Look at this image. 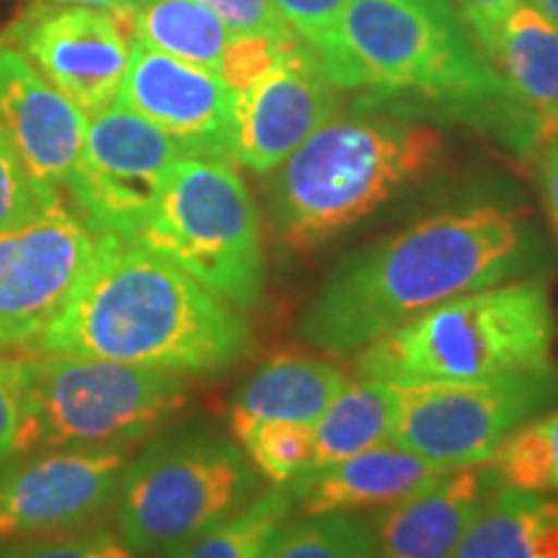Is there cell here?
I'll return each mask as SVG.
<instances>
[{"label":"cell","instance_id":"1","mask_svg":"<svg viewBox=\"0 0 558 558\" xmlns=\"http://www.w3.org/2000/svg\"><path fill=\"white\" fill-rule=\"evenodd\" d=\"M546 267V243L520 209L494 202L448 209L339 262L300 313L298 337L354 354L439 303Z\"/></svg>","mask_w":558,"mask_h":558},{"label":"cell","instance_id":"2","mask_svg":"<svg viewBox=\"0 0 558 558\" xmlns=\"http://www.w3.org/2000/svg\"><path fill=\"white\" fill-rule=\"evenodd\" d=\"M248 341L239 305L137 239L96 233L78 290L34 349L205 375L233 367Z\"/></svg>","mask_w":558,"mask_h":558},{"label":"cell","instance_id":"3","mask_svg":"<svg viewBox=\"0 0 558 558\" xmlns=\"http://www.w3.org/2000/svg\"><path fill=\"white\" fill-rule=\"evenodd\" d=\"M311 47L337 88L494 128L522 153L541 148L450 0H349Z\"/></svg>","mask_w":558,"mask_h":558},{"label":"cell","instance_id":"4","mask_svg":"<svg viewBox=\"0 0 558 558\" xmlns=\"http://www.w3.org/2000/svg\"><path fill=\"white\" fill-rule=\"evenodd\" d=\"M442 132L407 117L333 114L267 173L271 235L313 251L437 169Z\"/></svg>","mask_w":558,"mask_h":558},{"label":"cell","instance_id":"5","mask_svg":"<svg viewBox=\"0 0 558 558\" xmlns=\"http://www.w3.org/2000/svg\"><path fill=\"white\" fill-rule=\"evenodd\" d=\"M556 331L548 282L520 277L435 305L354 352V369L396 386L505 378L554 365Z\"/></svg>","mask_w":558,"mask_h":558},{"label":"cell","instance_id":"6","mask_svg":"<svg viewBox=\"0 0 558 558\" xmlns=\"http://www.w3.org/2000/svg\"><path fill=\"white\" fill-rule=\"evenodd\" d=\"M24 427L19 456L114 448L150 437L190 403L186 375L32 349L16 357Z\"/></svg>","mask_w":558,"mask_h":558},{"label":"cell","instance_id":"7","mask_svg":"<svg viewBox=\"0 0 558 558\" xmlns=\"http://www.w3.org/2000/svg\"><path fill=\"white\" fill-rule=\"evenodd\" d=\"M259 478L235 439L205 427L171 432L130 460L117 533L135 556H163L246 507Z\"/></svg>","mask_w":558,"mask_h":558},{"label":"cell","instance_id":"8","mask_svg":"<svg viewBox=\"0 0 558 558\" xmlns=\"http://www.w3.org/2000/svg\"><path fill=\"white\" fill-rule=\"evenodd\" d=\"M135 239L239 308L262 298V222L235 160L181 156Z\"/></svg>","mask_w":558,"mask_h":558},{"label":"cell","instance_id":"9","mask_svg":"<svg viewBox=\"0 0 558 558\" xmlns=\"http://www.w3.org/2000/svg\"><path fill=\"white\" fill-rule=\"evenodd\" d=\"M556 399V362L492 380L396 386L390 442L445 469L484 465L520 424Z\"/></svg>","mask_w":558,"mask_h":558},{"label":"cell","instance_id":"10","mask_svg":"<svg viewBox=\"0 0 558 558\" xmlns=\"http://www.w3.org/2000/svg\"><path fill=\"white\" fill-rule=\"evenodd\" d=\"M181 156L186 153L177 140L122 104L94 111L65 181L73 213L94 233L135 239Z\"/></svg>","mask_w":558,"mask_h":558},{"label":"cell","instance_id":"11","mask_svg":"<svg viewBox=\"0 0 558 558\" xmlns=\"http://www.w3.org/2000/svg\"><path fill=\"white\" fill-rule=\"evenodd\" d=\"M96 233L54 199L0 230V349H34L78 290Z\"/></svg>","mask_w":558,"mask_h":558},{"label":"cell","instance_id":"12","mask_svg":"<svg viewBox=\"0 0 558 558\" xmlns=\"http://www.w3.org/2000/svg\"><path fill=\"white\" fill-rule=\"evenodd\" d=\"M5 41L86 117L117 101L132 52L124 21L86 5H32L13 21Z\"/></svg>","mask_w":558,"mask_h":558},{"label":"cell","instance_id":"13","mask_svg":"<svg viewBox=\"0 0 558 558\" xmlns=\"http://www.w3.org/2000/svg\"><path fill=\"white\" fill-rule=\"evenodd\" d=\"M128 445L60 448L19 460L0 473V541L86 527L120 494Z\"/></svg>","mask_w":558,"mask_h":558},{"label":"cell","instance_id":"14","mask_svg":"<svg viewBox=\"0 0 558 558\" xmlns=\"http://www.w3.org/2000/svg\"><path fill=\"white\" fill-rule=\"evenodd\" d=\"M337 90L308 41L292 39L267 75L235 94V163L264 177L275 171L337 114Z\"/></svg>","mask_w":558,"mask_h":558},{"label":"cell","instance_id":"15","mask_svg":"<svg viewBox=\"0 0 558 558\" xmlns=\"http://www.w3.org/2000/svg\"><path fill=\"white\" fill-rule=\"evenodd\" d=\"M117 104L171 135L186 156L235 160V94L215 70L132 41Z\"/></svg>","mask_w":558,"mask_h":558},{"label":"cell","instance_id":"16","mask_svg":"<svg viewBox=\"0 0 558 558\" xmlns=\"http://www.w3.org/2000/svg\"><path fill=\"white\" fill-rule=\"evenodd\" d=\"M0 128L34 179L60 192L81 158L86 114L0 39Z\"/></svg>","mask_w":558,"mask_h":558},{"label":"cell","instance_id":"17","mask_svg":"<svg viewBox=\"0 0 558 558\" xmlns=\"http://www.w3.org/2000/svg\"><path fill=\"white\" fill-rule=\"evenodd\" d=\"M501 486L488 463L452 469L367 522L373 558H450L486 499Z\"/></svg>","mask_w":558,"mask_h":558},{"label":"cell","instance_id":"18","mask_svg":"<svg viewBox=\"0 0 558 558\" xmlns=\"http://www.w3.org/2000/svg\"><path fill=\"white\" fill-rule=\"evenodd\" d=\"M448 471L452 469L386 442L303 473L284 486L298 514H352L396 505Z\"/></svg>","mask_w":558,"mask_h":558},{"label":"cell","instance_id":"19","mask_svg":"<svg viewBox=\"0 0 558 558\" xmlns=\"http://www.w3.org/2000/svg\"><path fill=\"white\" fill-rule=\"evenodd\" d=\"M512 101L538 130L541 145L558 135V26L530 0L501 24L497 47L488 54ZM541 150V148H538Z\"/></svg>","mask_w":558,"mask_h":558},{"label":"cell","instance_id":"20","mask_svg":"<svg viewBox=\"0 0 558 558\" xmlns=\"http://www.w3.org/2000/svg\"><path fill=\"white\" fill-rule=\"evenodd\" d=\"M349 383L347 369L337 362L305 357V354H277L235 396L230 409V427L248 422L313 424Z\"/></svg>","mask_w":558,"mask_h":558},{"label":"cell","instance_id":"21","mask_svg":"<svg viewBox=\"0 0 558 558\" xmlns=\"http://www.w3.org/2000/svg\"><path fill=\"white\" fill-rule=\"evenodd\" d=\"M450 558H558V499L499 486Z\"/></svg>","mask_w":558,"mask_h":558},{"label":"cell","instance_id":"22","mask_svg":"<svg viewBox=\"0 0 558 558\" xmlns=\"http://www.w3.org/2000/svg\"><path fill=\"white\" fill-rule=\"evenodd\" d=\"M396 422V386L386 380H349L313 427V469L339 463L369 448L390 442Z\"/></svg>","mask_w":558,"mask_h":558},{"label":"cell","instance_id":"23","mask_svg":"<svg viewBox=\"0 0 558 558\" xmlns=\"http://www.w3.org/2000/svg\"><path fill=\"white\" fill-rule=\"evenodd\" d=\"M132 41L171 58L220 73L230 32L199 0H143L135 11L120 16Z\"/></svg>","mask_w":558,"mask_h":558},{"label":"cell","instance_id":"24","mask_svg":"<svg viewBox=\"0 0 558 558\" xmlns=\"http://www.w3.org/2000/svg\"><path fill=\"white\" fill-rule=\"evenodd\" d=\"M295 512L288 486H269L246 507L220 520L197 538L169 550L163 558H262L271 535Z\"/></svg>","mask_w":558,"mask_h":558},{"label":"cell","instance_id":"25","mask_svg":"<svg viewBox=\"0 0 558 558\" xmlns=\"http://www.w3.org/2000/svg\"><path fill=\"white\" fill-rule=\"evenodd\" d=\"M488 465L501 486L558 494V407L520 424L499 445Z\"/></svg>","mask_w":558,"mask_h":558},{"label":"cell","instance_id":"26","mask_svg":"<svg viewBox=\"0 0 558 558\" xmlns=\"http://www.w3.org/2000/svg\"><path fill=\"white\" fill-rule=\"evenodd\" d=\"M262 558H373V535L352 514H300L271 535Z\"/></svg>","mask_w":558,"mask_h":558},{"label":"cell","instance_id":"27","mask_svg":"<svg viewBox=\"0 0 558 558\" xmlns=\"http://www.w3.org/2000/svg\"><path fill=\"white\" fill-rule=\"evenodd\" d=\"M235 442L241 445L256 473L271 481V486H284L313 469V427L300 422H248L230 427Z\"/></svg>","mask_w":558,"mask_h":558},{"label":"cell","instance_id":"28","mask_svg":"<svg viewBox=\"0 0 558 558\" xmlns=\"http://www.w3.org/2000/svg\"><path fill=\"white\" fill-rule=\"evenodd\" d=\"M0 558H135V554L114 530L86 525L68 533L0 541Z\"/></svg>","mask_w":558,"mask_h":558},{"label":"cell","instance_id":"29","mask_svg":"<svg viewBox=\"0 0 558 558\" xmlns=\"http://www.w3.org/2000/svg\"><path fill=\"white\" fill-rule=\"evenodd\" d=\"M54 199H60V192L45 190L32 177L11 137L0 128V230L32 218Z\"/></svg>","mask_w":558,"mask_h":558},{"label":"cell","instance_id":"30","mask_svg":"<svg viewBox=\"0 0 558 558\" xmlns=\"http://www.w3.org/2000/svg\"><path fill=\"white\" fill-rule=\"evenodd\" d=\"M292 39L295 37H233L222 54L220 78L233 94H241L277 65Z\"/></svg>","mask_w":558,"mask_h":558},{"label":"cell","instance_id":"31","mask_svg":"<svg viewBox=\"0 0 558 558\" xmlns=\"http://www.w3.org/2000/svg\"><path fill=\"white\" fill-rule=\"evenodd\" d=\"M222 21L230 37H298L279 16L275 0H199Z\"/></svg>","mask_w":558,"mask_h":558},{"label":"cell","instance_id":"32","mask_svg":"<svg viewBox=\"0 0 558 558\" xmlns=\"http://www.w3.org/2000/svg\"><path fill=\"white\" fill-rule=\"evenodd\" d=\"M24 427V396L16 357H0V463L19 456Z\"/></svg>","mask_w":558,"mask_h":558},{"label":"cell","instance_id":"33","mask_svg":"<svg viewBox=\"0 0 558 558\" xmlns=\"http://www.w3.org/2000/svg\"><path fill=\"white\" fill-rule=\"evenodd\" d=\"M450 3L458 11L473 41L478 45V50L488 60V54L497 47L501 24H505L509 13L518 9L522 0H450Z\"/></svg>","mask_w":558,"mask_h":558},{"label":"cell","instance_id":"34","mask_svg":"<svg viewBox=\"0 0 558 558\" xmlns=\"http://www.w3.org/2000/svg\"><path fill=\"white\" fill-rule=\"evenodd\" d=\"M349 0H275L279 16L303 41H311L326 32L344 11Z\"/></svg>","mask_w":558,"mask_h":558},{"label":"cell","instance_id":"35","mask_svg":"<svg viewBox=\"0 0 558 558\" xmlns=\"http://www.w3.org/2000/svg\"><path fill=\"white\" fill-rule=\"evenodd\" d=\"M538 184H541L543 205H546L548 220L558 233V135L541 145Z\"/></svg>","mask_w":558,"mask_h":558},{"label":"cell","instance_id":"36","mask_svg":"<svg viewBox=\"0 0 558 558\" xmlns=\"http://www.w3.org/2000/svg\"><path fill=\"white\" fill-rule=\"evenodd\" d=\"M50 3L86 5V9H101V11H109V13H117V16H122V13L135 11L143 0H50Z\"/></svg>","mask_w":558,"mask_h":558},{"label":"cell","instance_id":"37","mask_svg":"<svg viewBox=\"0 0 558 558\" xmlns=\"http://www.w3.org/2000/svg\"><path fill=\"white\" fill-rule=\"evenodd\" d=\"M530 3L538 9L543 16H546L548 21H554V24L558 26V0H530Z\"/></svg>","mask_w":558,"mask_h":558}]
</instances>
